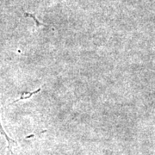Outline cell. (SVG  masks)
<instances>
[{
	"mask_svg": "<svg viewBox=\"0 0 155 155\" xmlns=\"http://www.w3.org/2000/svg\"><path fill=\"white\" fill-rule=\"evenodd\" d=\"M26 15H27V16H29V17H32V18H33L34 20H35V23H36V25H37L38 27H40L41 25H44V24H41V23H40V22H39L38 21H37V20H36V18H35V17H34L33 15H30V14H28V13H26Z\"/></svg>",
	"mask_w": 155,
	"mask_h": 155,
	"instance_id": "obj_2",
	"label": "cell"
},
{
	"mask_svg": "<svg viewBox=\"0 0 155 155\" xmlns=\"http://www.w3.org/2000/svg\"><path fill=\"white\" fill-rule=\"evenodd\" d=\"M41 88L37 89L36 91H33V92H22V93H21V97H20V98L17 100H15L14 102H12V103H11V104H13L14 103H16V102H17V101L28 99V98H30V97H31L33 95L36 94V93L40 92V91H41Z\"/></svg>",
	"mask_w": 155,
	"mask_h": 155,
	"instance_id": "obj_1",
	"label": "cell"
}]
</instances>
